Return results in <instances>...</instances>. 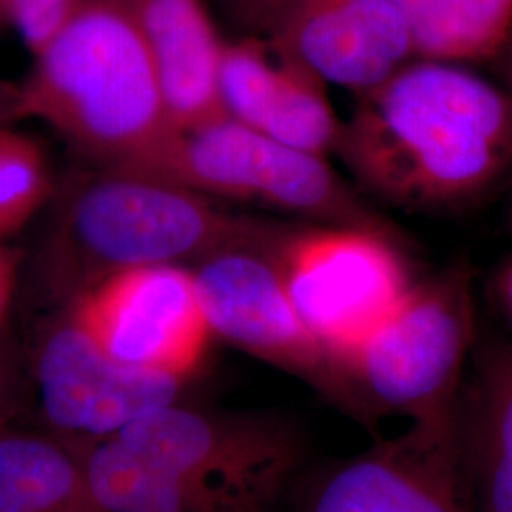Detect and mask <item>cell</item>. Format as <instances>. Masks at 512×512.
I'll return each mask as SVG.
<instances>
[{
	"instance_id": "cell-1",
	"label": "cell",
	"mask_w": 512,
	"mask_h": 512,
	"mask_svg": "<svg viewBox=\"0 0 512 512\" xmlns=\"http://www.w3.org/2000/svg\"><path fill=\"white\" fill-rule=\"evenodd\" d=\"M334 152L384 202L465 205L512 165V99L458 65L408 61L359 93Z\"/></svg>"
},
{
	"instance_id": "cell-2",
	"label": "cell",
	"mask_w": 512,
	"mask_h": 512,
	"mask_svg": "<svg viewBox=\"0 0 512 512\" xmlns=\"http://www.w3.org/2000/svg\"><path fill=\"white\" fill-rule=\"evenodd\" d=\"M38 118L101 167L147 173L177 129L124 0H82L21 84V118Z\"/></svg>"
},
{
	"instance_id": "cell-3",
	"label": "cell",
	"mask_w": 512,
	"mask_h": 512,
	"mask_svg": "<svg viewBox=\"0 0 512 512\" xmlns=\"http://www.w3.org/2000/svg\"><path fill=\"white\" fill-rule=\"evenodd\" d=\"M268 226L238 217L183 184L99 165L63 203L54 256L78 294L118 270L198 264Z\"/></svg>"
},
{
	"instance_id": "cell-4",
	"label": "cell",
	"mask_w": 512,
	"mask_h": 512,
	"mask_svg": "<svg viewBox=\"0 0 512 512\" xmlns=\"http://www.w3.org/2000/svg\"><path fill=\"white\" fill-rule=\"evenodd\" d=\"M475 310L465 266L416 281L397 308L340 363L353 408L414 423L456 421Z\"/></svg>"
},
{
	"instance_id": "cell-5",
	"label": "cell",
	"mask_w": 512,
	"mask_h": 512,
	"mask_svg": "<svg viewBox=\"0 0 512 512\" xmlns=\"http://www.w3.org/2000/svg\"><path fill=\"white\" fill-rule=\"evenodd\" d=\"M209 198L255 202L315 224L365 226L399 234L325 156L287 147L228 116L177 129L148 171Z\"/></svg>"
},
{
	"instance_id": "cell-6",
	"label": "cell",
	"mask_w": 512,
	"mask_h": 512,
	"mask_svg": "<svg viewBox=\"0 0 512 512\" xmlns=\"http://www.w3.org/2000/svg\"><path fill=\"white\" fill-rule=\"evenodd\" d=\"M277 253L294 310L338 372L416 283L404 236L376 228L285 226Z\"/></svg>"
},
{
	"instance_id": "cell-7",
	"label": "cell",
	"mask_w": 512,
	"mask_h": 512,
	"mask_svg": "<svg viewBox=\"0 0 512 512\" xmlns=\"http://www.w3.org/2000/svg\"><path fill=\"white\" fill-rule=\"evenodd\" d=\"M283 232L285 226L270 224L190 268L203 315L213 334L353 406L338 368L289 298L277 253Z\"/></svg>"
},
{
	"instance_id": "cell-8",
	"label": "cell",
	"mask_w": 512,
	"mask_h": 512,
	"mask_svg": "<svg viewBox=\"0 0 512 512\" xmlns=\"http://www.w3.org/2000/svg\"><path fill=\"white\" fill-rule=\"evenodd\" d=\"M114 439L171 475L274 509L298 463V439L266 416L213 414L165 404Z\"/></svg>"
},
{
	"instance_id": "cell-9",
	"label": "cell",
	"mask_w": 512,
	"mask_h": 512,
	"mask_svg": "<svg viewBox=\"0 0 512 512\" xmlns=\"http://www.w3.org/2000/svg\"><path fill=\"white\" fill-rule=\"evenodd\" d=\"M69 315L101 351L122 365L186 380L213 332L188 266L118 270L74 294Z\"/></svg>"
},
{
	"instance_id": "cell-10",
	"label": "cell",
	"mask_w": 512,
	"mask_h": 512,
	"mask_svg": "<svg viewBox=\"0 0 512 512\" xmlns=\"http://www.w3.org/2000/svg\"><path fill=\"white\" fill-rule=\"evenodd\" d=\"M461 461L458 418L412 423L321 476L302 512H471Z\"/></svg>"
},
{
	"instance_id": "cell-11",
	"label": "cell",
	"mask_w": 512,
	"mask_h": 512,
	"mask_svg": "<svg viewBox=\"0 0 512 512\" xmlns=\"http://www.w3.org/2000/svg\"><path fill=\"white\" fill-rule=\"evenodd\" d=\"M37 380L48 423L88 444L114 439L131 421L177 403L183 385V380L114 361L69 313L42 340Z\"/></svg>"
},
{
	"instance_id": "cell-12",
	"label": "cell",
	"mask_w": 512,
	"mask_h": 512,
	"mask_svg": "<svg viewBox=\"0 0 512 512\" xmlns=\"http://www.w3.org/2000/svg\"><path fill=\"white\" fill-rule=\"evenodd\" d=\"M217 92L224 116L287 147L327 158L338 145L342 122L327 84L270 40H224Z\"/></svg>"
},
{
	"instance_id": "cell-13",
	"label": "cell",
	"mask_w": 512,
	"mask_h": 512,
	"mask_svg": "<svg viewBox=\"0 0 512 512\" xmlns=\"http://www.w3.org/2000/svg\"><path fill=\"white\" fill-rule=\"evenodd\" d=\"M268 40L325 84L357 95L414 57L395 0H298Z\"/></svg>"
},
{
	"instance_id": "cell-14",
	"label": "cell",
	"mask_w": 512,
	"mask_h": 512,
	"mask_svg": "<svg viewBox=\"0 0 512 512\" xmlns=\"http://www.w3.org/2000/svg\"><path fill=\"white\" fill-rule=\"evenodd\" d=\"M135 19L167 116L175 129L194 128L220 110V55L224 40L202 0H124Z\"/></svg>"
},
{
	"instance_id": "cell-15",
	"label": "cell",
	"mask_w": 512,
	"mask_h": 512,
	"mask_svg": "<svg viewBox=\"0 0 512 512\" xmlns=\"http://www.w3.org/2000/svg\"><path fill=\"white\" fill-rule=\"evenodd\" d=\"M82 463L103 512H272L162 471L137 458L118 439L88 444Z\"/></svg>"
},
{
	"instance_id": "cell-16",
	"label": "cell",
	"mask_w": 512,
	"mask_h": 512,
	"mask_svg": "<svg viewBox=\"0 0 512 512\" xmlns=\"http://www.w3.org/2000/svg\"><path fill=\"white\" fill-rule=\"evenodd\" d=\"M0 512H103L82 463L59 440L8 433L0 437Z\"/></svg>"
},
{
	"instance_id": "cell-17",
	"label": "cell",
	"mask_w": 512,
	"mask_h": 512,
	"mask_svg": "<svg viewBox=\"0 0 512 512\" xmlns=\"http://www.w3.org/2000/svg\"><path fill=\"white\" fill-rule=\"evenodd\" d=\"M469 490L482 512H512V349H494L476 385L469 437L458 431Z\"/></svg>"
},
{
	"instance_id": "cell-18",
	"label": "cell",
	"mask_w": 512,
	"mask_h": 512,
	"mask_svg": "<svg viewBox=\"0 0 512 512\" xmlns=\"http://www.w3.org/2000/svg\"><path fill=\"white\" fill-rule=\"evenodd\" d=\"M412 55L437 63L494 57L511 37L512 0H395Z\"/></svg>"
},
{
	"instance_id": "cell-19",
	"label": "cell",
	"mask_w": 512,
	"mask_h": 512,
	"mask_svg": "<svg viewBox=\"0 0 512 512\" xmlns=\"http://www.w3.org/2000/svg\"><path fill=\"white\" fill-rule=\"evenodd\" d=\"M52 169L37 141L0 126V241L18 232L48 202Z\"/></svg>"
},
{
	"instance_id": "cell-20",
	"label": "cell",
	"mask_w": 512,
	"mask_h": 512,
	"mask_svg": "<svg viewBox=\"0 0 512 512\" xmlns=\"http://www.w3.org/2000/svg\"><path fill=\"white\" fill-rule=\"evenodd\" d=\"M10 21L31 54L37 55L71 19L82 0H8Z\"/></svg>"
},
{
	"instance_id": "cell-21",
	"label": "cell",
	"mask_w": 512,
	"mask_h": 512,
	"mask_svg": "<svg viewBox=\"0 0 512 512\" xmlns=\"http://www.w3.org/2000/svg\"><path fill=\"white\" fill-rule=\"evenodd\" d=\"M228 16L251 37H272L298 0H222Z\"/></svg>"
},
{
	"instance_id": "cell-22",
	"label": "cell",
	"mask_w": 512,
	"mask_h": 512,
	"mask_svg": "<svg viewBox=\"0 0 512 512\" xmlns=\"http://www.w3.org/2000/svg\"><path fill=\"white\" fill-rule=\"evenodd\" d=\"M16 287V260L6 249L4 241H0V323L6 317Z\"/></svg>"
},
{
	"instance_id": "cell-23",
	"label": "cell",
	"mask_w": 512,
	"mask_h": 512,
	"mask_svg": "<svg viewBox=\"0 0 512 512\" xmlns=\"http://www.w3.org/2000/svg\"><path fill=\"white\" fill-rule=\"evenodd\" d=\"M21 118V84L0 80V126Z\"/></svg>"
},
{
	"instance_id": "cell-24",
	"label": "cell",
	"mask_w": 512,
	"mask_h": 512,
	"mask_svg": "<svg viewBox=\"0 0 512 512\" xmlns=\"http://www.w3.org/2000/svg\"><path fill=\"white\" fill-rule=\"evenodd\" d=\"M497 293L505 311L512 319V258L497 277Z\"/></svg>"
},
{
	"instance_id": "cell-25",
	"label": "cell",
	"mask_w": 512,
	"mask_h": 512,
	"mask_svg": "<svg viewBox=\"0 0 512 512\" xmlns=\"http://www.w3.org/2000/svg\"><path fill=\"white\" fill-rule=\"evenodd\" d=\"M4 403H6V370L0 361V412L4 408Z\"/></svg>"
},
{
	"instance_id": "cell-26",
	"label": "cell",
	"mask_w": 512,
	"mask_h": 512,
	"mask_svg": "<svg viewBox=\"0 0 512 512\" xmlns=\"http://www.w3.org/2000/svg\"><path fill=\"white\" fill-rule=\"evenodd\" d=\"M4 23H12L10 21V4H8V0H0V27Z\"/></svg>"
},
{
	"instance_id": "cell-27",
	"label": "cell",
	"mask_w": 512,
	"mask_h": 512,
	"mask_svg": "<svg viewBox=\"0 0 512 512\" xmlns=\"http://www.w3.org/2000/svg\"><path fill=\"white\" fill-rule=\"evenodd\" d=\"M509 84H511V92H509V97L512 99V55H511V65H509Z\"/></svg>"
},
{
	"instance_id": "cell-28",
	"label": "cell",
	"mask_w": 512,
	"mask_h": 512,
	"mask_svg": "<svg viewBox=\"0 0 512 512\" xmlns=\"http://www.w3.org/2000/svg\"><path fill=\"white\" fill-rule=\"evenodd\" d=\"M511 224H512V207H511Z\"/></svg>"
}]
</instances>
